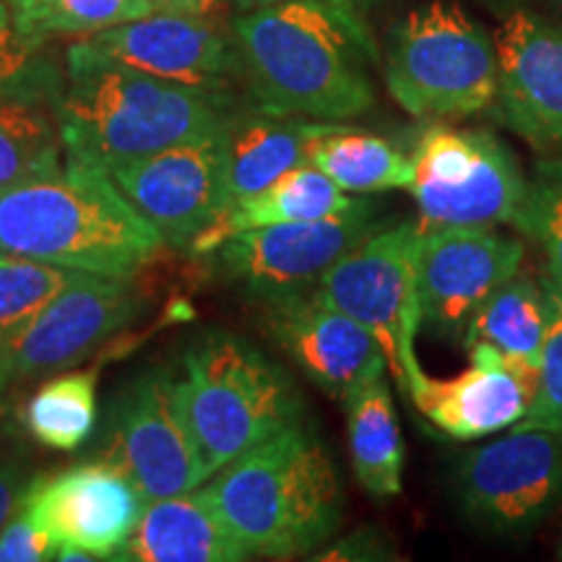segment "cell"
I'll return each instance as SVG.
<instances>
[{
	"label": "cell",
	"mask_w": 562,
	"mask_h": 562,
	"mask_svg": "<svg viewBox=\"0 0 562 562\" xmlns=\"http://www.w3.org/2000/svg\"><path fill=\"white\" fill-rule=\"evenodd\" d=\"M232 42L258 110L336 123L375 104L364 58L375 60L355 11L323 3L266 5L232 19Z\"/></svg>",
	"instance_id": "obj_1"
},
{
	"label": "cell",
	"mask_w": 562,
	"mask_h": 562,
	"mask_svg": "<svg viewBox=\"0 0 562 562\" xmlns=\"http://www.w3.org/2000/svg\"><path fill=\"white\" fill-rule=\"evenodd\" d=\"M237 112L235 91L157 79L110 60L87 40L68 47L66 81L55 104L66 159L100 170L220 136Z\"/></svg>",
	"instance_id": "obj_2"
},
{
	"label": "cell",
	"mask_w": 562,
	"mask_h": 562,
	"mask_svg": "<svg viewBox=\"0 0 562 562\" xmlns=\"http://www.w3.org/2000/svg\"><path fill=\"white\" fill-rule=\"evenodd\" d=\"M201 492L250 558H297L341 526L339 474L323 440L302 422L250 446Z\"/></svg>",
	"instance_id": "obj_3"
},
{
	"label": "cell",
	"mask_w": 562,
	"mask_h": 562,
	"mask_svg": "<svg viewBox=\"0 0 562 562\" xmlns=\"http://www.w3.org/2000/svg\"><path fill=\"white\" fill-rule=\"evenodd\" d=\"M165 240L100 167L63 170L0 191V250L66 269L133 279Z\"/></svg>",
	"instance_id": "obj_4"
},
{
	"label": "cell",
	"mask_w": 562,
	"mask_h": 562,
	"mask_svg": "<svg viewBox=\"0 0 562 562\" xmlns=\"http://www.w3.org/2000/svg\"><path fill=\"white\" fill-rule=\"evenodd\" d=\"M172 389L209 476L256 442L302 422L305 412L292 378L229 331H206L188 344Z\"/></svg>",
	"instance_id": "obj_5"
},
{
	"label": "cell",
	"mask_w": 562,
	"mask_h": 562,
	"mask_svg": "<svg viewBox=\"0 0 562 562\" xmlns=\"http://www.w3.org/2000/svg\"><path fill=\"white\" fill-rule=\"evenodd\" d=\"M385 87L417 117H469L497 94L495 42L453 3H427L391 26Z\"/></svg>",
	"instance_id": "obj_6"
},
{
	"label": "cell",
	"mask_w": 562,
	"mask_h": 562,
	"mask_svg": "<svg viewBox=\"0 0 562 562\" xmlns=\"http://www.w3.org/2000/svg\"><path fill=\"white\" fill-rule=\"evenodd\" d=\"M417 222L378 224L323 273L311 292L381 341L393 381L414 398L427 372L417 360L422 302L417 284Z\"/></svg>",
	"instance_id": "obj_7"
},
{
	"label": "cell",
	"mask_w": 562,
	"mask_h": 562,
	"mask_svg": "<svg viewBox=\"0 0 562 562\" xmlns=\"http://www.w3.org/2000/svg\"><path fill=\"white\" fill-rule=\"evenodd\" d=\"M409 191L419 227L516 224L529 180L503 140L484 131L430 125L412 154Z\"/></svg>",
	"instance_id": "obj_8"
},
{
	"label": "cell",
	"mask_w": 562,
	"mask_h": 562,
	"mask_svg": "<svg viewBox=\"0 0 562 562\" xmlns=\"http://www.w3.org/2000/svg\"><path fill=\"white\" fill-rule=\"evenodd\" d=\"M378 224L372 203L360 199L357 206L331 220L237 232L201 258L214 277L240 290L245 297L277 305L311 294L323 273Z\"/></svg>",
	"instance_id": "obj_9"
},
{
	"label": "cell",
	"mask_w": 562,
	"mask_h": 562,
	"mask_svg": "<svg viewBox=\"0 0 562 562\" xmlns=\"http://www.w3.org/2000/svg\"><path fill=\"white\" fill-rule=\"evenodd\" d=\"M463 516L497 537H524L562 501V430L513 425L456 469Z\"/></svg>",
	"instance_id": "obj_10"
},
{
	"label": "cell",
	"mask_w": 562,
	"mask_h": 562,
	"mask_svg": "<svg viewBox=\"0 0 562 562\" xmlns=\"http://www.w3.org/2000/svg\"><path fill=\"white\" fill-rule=\"evenodd\" d=\"M146 305L131 279L79 271L16 336L0 344V396L13 383L70 368L121 334Z\"/></svg>",
	"instance_id": "obj_11"
},
{
	"label": "cell",
	"mask_w": 562,
	"mask_h": 562,
	"mask_svg": "<svg viewBox=\"0 0 562 562\" xmlns=\"http://www.w3.org/2000/svg\"><path fill=\"white\" fill-rule=\"evenodd\" d=\"M172 381V368L140 372L110 406L104 459L123 469L144 503L191 492L209 480Z\"/></svg>",
	"instance_id": "obj_12"
},
{
	"label": "cell",
	"mask_w": 562,
	"mask_h": 562,
	"mask_svg": "<svg viewBox=\"0 0 562 562\" xmlns=\"http://www.w3.org/2000/svg\"><path fill=\"white\" fill-rule=\"evenodd\" d=\"M521 261L524 243L490 227H419L422 323L442 339L463 341L469 321L521 271Z\"/></svg>",
	"instance_id": "obj_13"
},
{
	"label": "cell",
	"mask_w": 562,
	"mask_h": 562,
	"mask_svg": "<svg viewBox=\"0 0 562 562\" xmlns=\"http://www.w3.org/2000/svg\"><path fill=\"white\" fill-rule=\"evenodd\" d=\"M170 248H191L224 209L222 133L104 170Z\"/></svg>",
	"instance_id": "obj_14"
},
{
	"label": "cell",
	"mask_w": 562,
	"mask_h": 562,
	"mask_svg": "<svg viewBox=\"0 0 562 562\" xmlns=\"http://www.w3.org/2000/svg\"><path fill=\"white\" fill-rule=\"evenodd\" d=\"M144 497L110 459L76 463L55 476H34L24 508L58 544L115 560L136 529Z\"/></svg>",
	"instance_id": "obj_15"
},
{
	"label": "cell",
	"mask_w": 562,
	"mask_h": 562,
	"mask_svg": "<svg viewBox=\"0 0 562 562\" xmlns=\"http://www.w3.org/2000/svg\"><path fill=\"white\" fill-rule=\"evenodd\" d=\"M87 42L110 60L186 87L232 91V81L243 76L235 42L220 21L151 11L89 34Z\"/></svg>",
	"instance_id": "obj_16"
},
{
	"label": "cell",
	"mask_w": 562,
	"mask_h": 562,
	"mask_svg": "<svg viewBox=\"0 0 562 562\" xmlns=\"http://www.w3.org/2000/svg\"><path fill=\"white\" fill-rule=\"evenodd\" d=\"M495 53L501 121L533 149L562 144V32L516 11L497 30Z\"/></svg>",
	"instance_id": "obj_17"
},
{
	"label": "cell",
	"mask_w": 562,
	"mask_h": 562,
	"mask_svg": "<svg viewBox=\"0 0 562 562\" xmlns=\"http://www.w3.org/2000/svg\"><path fill=\"white\" fill-rule=\"evenodd\" d=\"M266 307V331L328 396L344 398L351 389L389 370L381 341L362 323L313 294Z\"/></svg>",
	"instance_id": "obj_18"
},
{
	"label": "cell",
	"mask_w": 562,
	"mask_h": 562,
	"mask_svg": "<svg viewBox=\"0 0 562 562\" xmlns=\"http://www.w3.org/2000/svg\"><path fill=\"white\" fill-rule=\"evenodd\" d=\"M472 368L453 381H432L412 398L438 430L476 440L518 425L529 412L539 375L518 368L487 344L469 347Z\"/></svg>",
	"instance_id": "obj_19"
},
{
	"label": "cell",
	"mask_w": 562,
	"mask_h": 562,
	"mask_svg": "<svg viewBox=\"0 0 562 562\" xmlns=\"http://www.w3.org/2000/svg\"><path fill=\"white\" fill-rule=\"evenodd\" d=\"M331 123L240 110L222 133L224 209L261 193L281 175L311 165V154ZM222 209V211H224Z\"/></svg>",
	"instance_id": "obj_20"
},
{
	"label": "cell",
	"mask_w": 562,
	"mask_h": 562,
	"mask_svg": "<svg viewBox=\"0 0 562 562\" xmlns=\"http://www.w3.org/2000/svg\"><path fill=\"white\" fill-rule=\"evenodd\" d=\"M250 554L220 521L201 487L144 505L131 539L115 560L125 562H240Z\"/></svg>",
	"instance_id": "obj_21"
},
{
	"label": "cell",
	"mask_w": 562,
	"mask_h": 562,
	"mask_svg": "<svg viewBox=\"0 0 562 562\" xmlns=\"http://www.w3.org/2000/svg\"><path fill=\"white\" fill-rule=\"evenodd\" d=\"M360 199H349L336 182L321 172L315 165H302L297 170L281 175L277 182L263 188L261 193L250 195L232 203L209 224L206 229L195 237L188 250L195 258L203 252L237 235V232L269 227V224H286V222H315L331 220L351 206H357Z\"/></svg>",
	"instance_id": "obj_22"
},
{
	"label": "cell",
	"mask_w": 562,
	"mask_h": 562,
	"mask_svg": "<svg viewBox=\"0 0 562 562\" xmlns=\"http://www.w3.org/2000/svg\"><path fill=\"white\" fill-rule=\"evenodd\" d=\"M341 402L357 480L378 501L396 497L404 487L406 448L389 378H370L351 389Z\"/></svg>",
	"instance_id": "obj_23"
},
{
	"label": "cell",
	"mask_w": 562,
	"mask_h": 562,
	"mask_svg": "<svg viewBox=\"0 0 562 562\" xmlns=\"http://www.w3.org/2000/svg\"><path fill=\"white\" fill-rule=\"evenodd\" d=\"M547 336V297L544 286L529 273H516L501 290H495L487 302L469 321L463 341L487 344L501 355L516 362L518 368L539 375L542 349Z\"/></svg>",
	"instance_id": "obj_24"
},
{
	"label": "cell",
	"mask_w": 562,
	"mask_h": 562,
	"mask_svg": "<svg viewBox=\"0 0 562 562\" xmlns=\"http://www.w3.org/2000/svg\"><path fill=\"white\" fill-rule=\"evenodd\" d=\"M311 165L326 172L344 193H381L409 188L414 165L381 136L331 123L315 140Z\"/></svg>",
	"instance_id": "obj_25"
},
{
	"label": "cell",
	"mask_w": 562,
	"mask_h": 562,
	"mask_svg": "<svg viewBox=\"0 0 562 562\" xmlns=\"http://www.w3.org/2000/svg\"><path fill=\"white\" fill-rule=\"evenodd\" d=\"M53 112L47 102L0 104V191L63 170L66 149Z\"/></svg>",
	"instance_id": "obj_26"
},
{
	"label": "cell",
	"mask_w": 562,
	"mask_h": 562,
	"mask_svg": "<svg viewBox=\"0 0 562 562\" xmlns=\"http://www.w3.org/2000/svg\"><path fill=\"white\" fill-rule=\"evenodd\" d=\"M100 368L66 372L42 383L24 406L26 432L50 451H76L97 425Z\"/></svg>",
	"instance_id": "obj_27"
},
{
	"label": "cell",
	"mask_w": 562,
	"mask_h": 562,
	"mask_svg": "<svg viewBox=\"0 0 562 562\" xmlns=\"http://www.w3.org/2000/svg\"><path fill=\"white\" fill-rule=\"evenodd\" d=\"M21 37L45 47L50 40L97 34L151 13L149 0H9Z\"/></svg>",
	"instance_id": "obj_28"
},
{
	"label": "cell",
	"mask_w": 562,
	"mask_h": 562,
	"mask_svg": "<svg viewBox=\"0 0 562 562\" xmlns=\"http://www.w3.org/2000/svg\"><path fill=\"white\" fill-rule=\"evenodd\" d=\"M76 269L0 250V344L16 336L76 279Z\"/></svg>",
	"instance_id": "obj_29"
},
{
	"label": "cell",
	"mask_w": 562,
	"mask_h": 562,
	"mask_svg": "<svg viewBox=\"0 0 562 562\" xmlns=\"http://www.w3.org/2000/svg\"><path fill=\"white\" fill-rule=\"evenodd\" d=\"M66 70L42 53V47L21 37L11 21L9 5L0 3V104L47 102L58 104Z\"/></svg>",
	"instance_id": "obj_30"
},
{
	"label": "cell",
	"mask_w": 562,
	"mask_h": 562,
	"mask_svg": "<svg viewBox=\"0 0 562 562\" xmlns=\"http://www.w3.org/2000/svg\"><path fill=\"white\" fill-rule=\"evenodd\" d=\"M516 227L542 245L547 279L562 292V157H547L537 165Z\"/></svg>",
	"instance_id": "obj_31"
},
{
	"label": "cell",
	"mask_w": 562,
	"mask_h": 562,
	"mask_svg": "<svg viewBox=\"0 0 562 562\" xmlns=\"http://www.w3.org/2000/svg\"><path fill=\"white\" fill-rule=\"evenodd\" d=\"M547 297V336L542 349V368L524 427H550L562 430V292L550 279L542 281Z\"/></svg>",
	"instance_id": "obj_32"
},
{
	"label": "cell",
	"mask_w": 562,
	"mask_h": 562,
	"mask_svg": "<svg viewBox=\"0 0 562 562\" xmlns=\"http://www.w3.org/2000/svg\"><path fill=\"white\" fill-rule=\"evenodd\" d=\"M58 542L47 529H42L30 510L21 508L13 513L11 521L0 529V562H40L55 560Z\"/></svg>",
	"instance_id": "obj_33"
},
{
	"label": "cell",
	"mask_w": 562,
	"mask_h": 562,
	"mask_svg": "<svg viewBox=\"0 0 562 562\" xmlns=\"http://www.w3.org/2000/svg\"><path fill=\"white\" fill-rule=\"evenodd\" d=\"M32 480L34 476L26 474V461L21 459L19 448L5 438L3 425H0V529L21 508Z\"/></svg>",
	"instance_id": "obj_34"
},
{
	"label": "cell",
	"mask_w": 562,
	"mask_h": 562,
	"mask_svg": "<svg viewBox=\"0 0 562 562\" xmlns=\"http://www.w3.org/2000/svg\"><path fill=\"white\" fill-rule=\"evenodd\" d=\"M151 11L182 13V16L209 19L224 24V0H149Z\"/></svg>",
	"instance_id": "obj_35"
},
{
	"label": "cell",
	"mask_w": 562,
	"mask_h": 562,
	"mask_svg": "<svg viewBox=\"0 0 562 562\" xmlns=\"http://www.w3.org/2000/svg\"><path fill=\"white\" fill-rule=\"evenodd\" d=\"M235 5L237 13L245 11H256V9H266V5H279V3H292V0H229ZM305 3H323V5H331V9L339 11H355V0H305Z\"/></svg>",
	"instance_id": "obj_36"
},
{
	"label": "cell",
	"mask_w": 562,
	"mask_h": 562,
	"mask_svg": "<svg viewBox=\"0 0 562 562\" xmlns=\"http://www.w3.org/2000/svg\"><path fill=\"white\" fill-rule=\"evenodd\" d=\"M360 3H372V0H360Z\"/></svg>",
	"instance_id": "obj_37"
},
{
	"label": "cell",
	"mask_w": 562,
	"mask_h": 562,
	"mask_svg": "<svg viewBox=\"0 0 562 562\" xmlns=\"http://www.w3.org/2000/svg\"><path fill=\"white\" fill-rule=\"evenodd\" d=\"M0 406H3V396H0Z\"/></svg>",
	"instance_id": "obj_38"
},
{
	"label": "cell",
	"mask_w": 562,
	"mask_h": 562,
	"mask_svg": "<svg viewBox=\"0 0 562 562\" xmlns=\"http://www.w3.org/2000/svg\"><path fill=\"white\" fill-rule=\"evenodd\" d=\"M560 558H562V544H560Z\"/></svg>",
	"instance_id": "obj_39"
}]
</instances>
